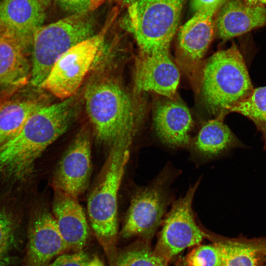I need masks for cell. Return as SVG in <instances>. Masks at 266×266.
Returning <instances> with one entry per match:
<instances>
[{"label": "cell", "mask_w": 266, "mask_h": 266, "mask_svg": "<svg viewBox=\"0 0 266 266\" xmlns=\"http://www.w3.org/2000/svg\"><path fill=\"white\" fill-rule=\"evenodd\" d=\"M77 109L74 96L33 112L21 131L0 146V172L19 179L28 176L35 160L69 127Z\"/></svg>", "instance_id": "6da1fadb"}, {"label": "cell", "mask_w": 266, "mask_h": 266, "mask_svg": "<svg viewBox=\"0 0 266 266\" xmlns=\"http://www.w3.org/2000/svg\"><path fill=\"white\" fill-rule=\"evenodd\" d=\"M134 133L124 134L112 147L87 200V212L94 233L106 252L114 251L118 233L117 199Z\"/></svg>", "instance_id": "7a4b0ae2"}, {"label": "cell", "mask_w": 266, "mask_h": 266, "mask_svg": "<svg viewBox=\"0 0 266 266\" xmlns=\"http://www.w3.org/2000/svg\"><path fill=\"white\" fill-rule=\"evenodd\" d=\"M85 108L94 133L112 144L125 133L135 134L138 122L133 101L119 81L110 76L91 81L84 92Z\"/></svg>", "instance_id": "3957f363"}, {"label": "cell", "mask_w": 266, "mask_h": 266, "mask_svg": "<svg viewBox=\"0 0 266 266\" xmlns=\"http://www.w3.org/2000/svg\"><path fill=\"white\" fill-rule=\"evenodd\" d=\"M253 89L244 60L236 45L216 52L206 62L201 91L213 113L230 112Z\"/></svg>", "instance_id": "277c9868"}, {"label": "cell", "mask_w": 266, "mask_h": 266, "mask_svg": "<svg viewBox=\"0 0 266 266\" xmlns=\"http://www.w3.org/2000/svg\"><path fill=\"white\" fill-rule=\"evenodd\" d=\"M95 28L94 19L89 11L71 14L39 27L33 38L32 84L40 87L60 56L94 35Z\"/></svg>", "instance_id": "5b68a950"}, {"label": "cell", "mask_w": 266, "mask_h": 266, "mask_svg": "<svg viewBox=\"0 0 266 266\" xmlns=\"http://www.w3.org/2000/svg\"><path fill=\"white\" fill-rule=\"evenodd\" d=\"M118 11L117 7L113 8L100 32L73 46L60 56L41 87L62 100L75 96L94 64Z\"/></svg>", "instance_id": "8992f818"}, {"label": "cell", "mask_w": 266, "mask_h": 266, "mask_svg": "<svg viewBox=\"0 0 266 266\" xmlns=\"http://www.w3.org/2000/svg\"><path fill=\"white\" fill-rule=\"evenodd\" d=\"M178 171L167 165L148 186L138 190L128 209L121 235L149 239L160 225L171 201L170 186Z\"/></svg>", "instance_id": "52a82bcc"}, {"label": "cell", "mask_w": 266, "mask_h": 266, "mask_svg": "<svg viewBox=\"0 0 266 266\" xmlns=\"http://www.w3.org/2000/svg\"><path fill=\"white\" fill-rule=\"evenodd\" d=\"M183 2L137 0L128 7L131 30L140 52L171 42L179 23Z\"/></svg>", "instance_id": "ba28073f"}, {"label": "cell", "mask_w": 266, "mask_h": 266, "mask_svg": "<svg viewBox=\"0 0 266 266\" xmlns=\"http://www.w3.org/2000/svg\"><path fill=\"white\" fill-rule=\"evenodd\" d=\"M199 183L198 181L185 196L173 202L164 221L153 252L167 263L185 249L199 244L206 235L197 225L192 209Z\"/></svg>", "instance_id": "9c48e42d"}, {"label": "cell", "mask_w": 266, "mask_h": 266, "mask_svg": "<svg viewBox=\"0 0 266 266\" xmlns=\"http://www.w3.org/2000/svg\"><path fill=\"white\" fill-rule=\"evenodd\" d=\"M91 132L83 127L64 153L54 172V190L78 198L87 189L92 171Z\"/></svg>", "instance_id": "30bf717a"}, {"label": "cell", "mask_w": 266, "mask_h": 266, "mask_svg": "<svg viewBox=\"0 0 266 266\" xmlns=\"http://www.w3.org/2000/svg\"><path fill=\"white\" fill-rule=\"evenodd\" d=\"M171 42L140 52L137 65L135 84L139 91L152 92L168 99L174 98L180 72L170 53Z\"/></svg>", "instance_id": "8fae6325"}, {"label": "cell", "mask_w": 266, "mask_h": 266, "mask_svg": "<svg viewBox=\"0 0 266 266\" xmlns=\"http://www.w3.org/2000/svg\"><path fill=\"white\" fill-rule=\"evenodd\" d=\"M216 11L206 9L197 11L179 30L176 58L178 64L188 71L198 66L213 40Z\"/></svg>", "instance_id": "7c38bea8"}, {"label": "cell", "mask_w": 266, "mask_h": 266, "mask_svg": "<svg viewBox=\"0 0 266 266\" xmlns=\"http://www.w3.org/2000/svg\"><path fill=\"white\" fill-rule=\"evenodd\" d=\"M67 250L53 215L47 211L38 213L29 230L26 266H48Z\"/></svg>", "instance_id": "4fadbf2b"}, {"label": "cell", "mask_w": 266, "mask_h": 266, "mask_svg": "<svg viewBox=\"0 0 266 266\" xmlns=\"http://www.w3.org/2000/svg\"><path fill=\"white\" fill-rule=\"evenodd\" d=\"M40 0H1L0 24L11 32L28 53L33 36L45 19Z\"/></svg>", "instance_id": "5bb4252c"}, {"label": "cell", "mask_w": 266, "mask_h": 266, "mask_svg": "<svg viewBox=\"0 0 266 266\" xmlns=\"http://www.w3.org/2000/svg\"><path fill=\"white\" fill-rule=\"evenodd\" d=\"M153 125L157 136L166 146L178 148L190 145L193 119L188 108L181 101L167 98L158 103Z\"/></svg>", "instance_id": "9a60e30c"}, {"label": "cell", "mask_w": 266, "mask_h": 266, "mask_svg": "<svg viewBox=\"0 0 266 266\" xmlns=\"http://www.w3.org/2000/svg\"><path fill=\"white\" fill-rule=\"evenodd\" d=\"M53 216L68 250L82 251L89 236V226L85 212L78 199L54 190Z\"/></svg>", "instance_id": "2e32d148"}, {"label": "cell", "mask_w": 266, "mask_h": 266, "mask_svg": "<svg viewBox=\"0 0 266 266\" xmlns=\"http://www.w3.org/2000/svg\"><path fill=\"white\" fill-rule=\"evenodd\" d=\"M266 26V8L250 5L243 0H229L215 24L218 36L226 40Z\"/></svg>", "instance_id": "e0dca14e"}, {"label": "cell", "mask_w": 266, "mask_h": 266, "mask_svg": "<svg viewBox=\"0 0 266 266\" xmlns=\"http://www.w3.org/2000/svg\"><path fill=\"white\" fill-rule=\"evenodd\" d=\"M27 52L9 31L0 24V86L17 87L26 84L31 69Z\"/></svg>", "instance_id": "ac0fdd59"}, {"label": "cell", "mask_w": 266, "mask_h": 266, "mask_svg": "<svg viewBox=\"0 0 266 266\" xmlns=\"http://www.w3.org/2000/svg\"><path fill=\"white\" fill-rule=\"evenodd\" d=\"M239 143L220 116L205 122L197 135L191 139L190 146L199 158L208 160L216 157Z\"/></svg>", "instance_id": "d6986e66"}, {"label": "cell", "mask_w": 266, "mask_h": 266, "mask_svg": "<svg viewBox=\"0 0 266 266\" xmlns=\"http://www.w3.org/2000/svg\"><path fill=\"white\" fill-rule=\"evenodd\" d=\"M43 104L31 98L0 99V146L15 136Z\"/></svg>", "instance_id": "ffe728a7"}, {"label": "cell", "mask_w": 266, "mask_h": 266, "mask_svg": "<svg viewBox=\"0 0 266 266\" xmlns=\"http://www.w3.org/2000/svg\"><path fill=\"white\" fill-rule=\"evenodd\" d=\"M215 243L221 252L220 266H259L266 254L265 247L252 242L221 238Z\"/></svg>", "instance_id": "44dd1931"}, {"label": "cell", "mask_w": 266, "mask_h": 266, "mask_svg": "<svg viewBox=\"0 0 266 266\" xmlns=\"http://www.w3.org/2000/svg\"><path fill=\"white\" fill-rule=\"evenodd\" d=\"M230 112L239 113L252 120L262 133L266 146V86L254 89Z\"/></svg>", "instance_id": "7402d4cb"}, {"label": "cell", "mask_w": 266, "mask_h": 266, "mask_svg": "<svg viewBox=\"0 0 266 266\" xmlns=\"http://www.w3.org/2000/svg\"><path fill=\"white\" fill-rule=\"evenodd\" d=\"M114 266H167V263L156 257L146 242H142L120 254Z\"/></svg>", "instance_id": "603a6c76"}, {"label": "cell", "mask_w": 266, "mask_h": 266, "mask_svg": "<svg viewBox=\"0 0 266 266\" xmlns=\"http://www.w3.org/2000/svg\"><path fill=\"white\" fill-rule=\"evenodd\" d=\"M220 250L216 243L201 245L194 248L185 259L186 266H220Z\"/></svg>", "instance_id": "cb8c5ba5"}, {"label": "cell", "mask_w": 266, "mask_h": 266, "mask_svg": "<svg viewBox=\"0 0 266 266\" xmlns=\"http://www.w3.org/2000/svg\"><path fill=\"white\" fill-rule=\"evenodd\" d=\"M11 217L0 210V266H9L10 253L15 240V228Z\"/></svg>", "instance_id": "d4e9b609"}, {"label": "cell", "mask_w": 266, "mask_h": 266, "mask_svg": "<svg viewBox=\"0 0 266 266\" xmlns=\"http://www.w3.org/2000/svg\"><path fill=\"white\" fill-rule=\"evenodd\" d=\"M43 5L54 4L71 14L90 11L91 0H40Z\"/></svg>", "instance_id": "484cf974"}, {"label": "cell", "mask_w": 266, "mask_h": 266, "mask_svg": "<svg viewBox=\"0 0 266 266\" xmlns=\"http://www.w3.org/2000/svg\"><path fill=\"white\" fill-rule=\"evenodd\" d=\"M90 261L87 253L81 251L62 254L48 266H87Z\"/></svg>", "instance_id": "4316f807"}, {"label": "cell", "mask_w": 266, "mask_h": 266, "mask_svg": "<svg viewBox=\"0 0 266 266\" xmlns=\"http://www.w3.org/2000/svg\"><path fill=\"white\" fill-rule=\"evenodd\" d=\"M226 0H193L192 7L194 11H199L206 9H217Z\"/></svg>", "instance_id": "83f0119b"}, {"label": "cell", "mask_w": 266, "mask_h": 266, "mask_svg": "<svg viewBox=\"0 0 266 266\" xmlns=\"http://www.w3.org/2000/svg\"><path fill=\"white\" fill-rule=\"evenodd\" d=\"M246 3L254 6L266 7V0H243Z\"/></svg>", "instance_id": "f1b7e54d"}, {"label": "cell", "mask_w": 266, "mask_h": 266, "mask_svg": "<svg viewBox=\"0 0 266 266\" xmlns=\"http://www.w3.org/2000/svg\"><path fill=\"white\" fill-rule=\"evenodd\" d=\"M105 0H91L90 11L95 10Z\"/></svg>", "instance_id": "f546056e"}, {"label": "cell", "mask_w": 266, "mask_h": 266, "mask_svg": "<svg viewBox=\"0 0 266 266\" xmlns=\"http://www.w3.org/2000/svg\"><path fill=\"white\" fill-rule=\"evenodd\" d=\"M87 266H104L102 262L97 257H95L89 262Z\"/></svg>", "instance_id": "4dcf8cb0"}, {"label": "cell", "mask_w": 266, "mask_h": 266, "mask_svg": "<svg viewBox=\"0 0 266 266\" xmlns=\"http://www.w3.org/2000/svg\"><path fill=\"white\" fill-rule=\"evenodd\" d=\"M120 4L123 6H129L137 0H118Z\"/></svg>", "instance_id": "1f68e13d"}, {"label": "cell", "mask_w": 266, "mask_h": 266, "mask_svg": "<svg viewBox=\"0 0 266 266\" xmlns=\"http://www.w3.org/2000/svg\"><path fill=\"white\" fill-rule=\"evenodd\" d=\"M264 266H266V264H265Z\"/></svg>", "instance_id": "d6a6232c"}]
</instances>
